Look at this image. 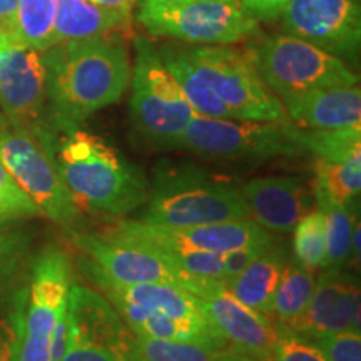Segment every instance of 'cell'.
I'll return each instance as SVG.
<instances>
[{
	"instance_id": "obj_1",
	"label": "cell",
	"mask_w": 361,
	"mask_h": 361,
	"mask_svg": "<svg viewBox=\"0 0 361 361\" xmlns=\"http://www.w3.org/2000/svg\"><path fill=\"white\" fill-rule=\"evenodd\" d=\"M47 121L56 134L78 129L124 96L130 62L123 44L99 37L57 44L44 52Z\"/></svg>"
},
{
	"instance_id": "obj_2",
	"label": "cell",
	"mask_w": 361,
	"mask_h": 361,
	"mask_svg": "<svg viewBox=\"0 0 361 361\" xmlns=\"http://www.w3.org/2000/svg\"><path fill=\"white\" fill-rule=\"evenodd\" d=\"M51 154L78 207L126 216L146 204V176L99 135L79 128L61 133L54 139Z\"/></svg>"
},
{
	"instance_id": "obj_3",
	"label": "cell",
	"mask_w": 361,
	"mask_h": 361,
	"mask_svg": "<svg viewBox=\"0 0 361 361\" xmlns=\"http://www.w3.org/2000/svg\"><path fill=\"white\" fill-rule=\"evenodd\" d=\"M139 221L161 228H191L250 218L241 188L189 162L162 161Z\"/></svg>"
},
{
	"instance_id": "obj_4",
	"label": "cell",
	"mask_w": 361,
	"mask_h": 361,
	"mask_svg": "<svg viewBox=\"0 0 361 361\" xmlns=\"http://www.w3.org/2000/svg\"><path fill=\"white\" fill-rule=\"evenodd\" d=\"M135 61L130 71V116L139 134L152 146L179 147L194 111L159 51L147 39H135Z\"/></svg>"
},
{
	"instance_id": "obj_5",
	"label": "cell",
	"mask_w": 361,
	"mask_h": 361,
	"mask_svg": "<svg viewBox=\"0 0 361 361\" xmlns=\"http://www.w3.org/2000/svg\"><path fill=\"white\" fill-rule=\"evenodd\" d=\"M247 56L279 101L316 89L358 84V75L343 59L290 34L256 40Z\"/></svg>"
},
{
	"instance_id": "obj_6",
	"label": "cell",
	"mask_w": 361,
	"mask_h": 361,
	"mask_svg": "<svg viewBox=\"0 0 361 361\" xmlns=\"http://www.w3.org/2000/svg\"><path fill=\"white\" fill-rule=\"evenodd\" d=\"M179 147L211 161L258 164L276 157L300 156L293 137V123L211 119L194 116Z\"/></svg>"
},
{
	"instance_id": "obj_7",
	"label": "cell",
	"mask_w": 361,
	"mask_h": 361,
	"mask_svg": "<svg viewBox=\"0 0 361 361\" xmlns=\"http://www.w3.org/2000/svg\"><path fill=\"white\" fill-rule=\"evenodd\" d=\"M189 52L231 119L284 123L283 104L263 82L247 54L226 45H197Z\"/></svg>"
},
{
	"instance_id": "obj_8",
	"label": "cell",
	"mask_w": 361,
	"mask_h": 361,
	"mask_svg": "<svg viewBox=\"0 0 361 361\" xmlns=\"http://www.w3.org/2000/svg\"><path fill=\"white\" fill-rule=\"evenodd\" d=\"M61 361H142L137 338L107 298L72 284L67 298V348Z\"/></svg>"
},
{
	"instance_id": "obj_9",
	"label": "cell",
	"mask_w": 361,
	"mask_h": 361,
	"mask_svg": "<svg viewBox=\"0 0 361 361\" xmlns=\"http://www.w3.org/2000/svg\"><path fill=\"white\" fill-rule=\"evenodd\" d=\"M71 286L67 255L56 246L45 247L34 264L25 310L17 314L16 361H52V333L67 308Z\"/></svg>"
},
{
	"instance_id": "obj_10",
	"label": "cell",
	"mask_w": 361,
	"mask_h": 361,
	"mask_svg": "<svg viewBox=\"0 0 361 361\" xmlns=\"http://www.w3.org/2000/svg\"><path fill=\"white\" fill-rule=\"evenodd\" d=\"M139 22L151 34L200 45H229L258 32V19L241 0H189L176 6L141 7Z\"/></svg>"
},
{
	"instance_id": "obj_11",
	"label": "cell",
	"mask_w": 361,
	"mask_h": 361,
	"mask_svg": "<svg viewBox=\"0 0 361 361\" xmlns=\"http://www.w3.org/2000/svg\"><path fill=\"white\" fill-rule=\"evenodd\" d=\"M0 164L40 213L62 228L75 231L79 207L62 183L52 154L35 135L7 126L0 129Z\"/></svg>"
},
{
	"instance_id": "obj_12",
	"label": "cell",
	"mask_w": 361,
	"mask_h": 361,
	"mask_svg": "<svg viewBox=\"0 0 361 361\" xmlns=\"http://www.w3.org/2000/svg\"><path fill=\"white\" fill-rule=\"evenodd\" d=\"M0 112L12 129L47 142L56 135L47 121V69L44 52L8 42L0 51Z\"/></svg>"
},
{
	"instance_id": "obj_13",
	"label": "cell",
	"mask_w": 361,
	"mask_h": 361,
	"mask_svg": "<svg viewBox=\"0 0 361 361\" xmlns=\"http://www.w3.org/2000/svg\"><path fill=\"white\" fill-rule=\"evenodd\" d=\"M183 288L200 298L211 323L233 350L258 361L271 360L278 326L269 316L239 303L219 279L186 276Z\"/></svg>"
},
{
	"instance_id": "obj_14",
	"label": "cell",
	"mask_w": 361,
	"mask_h": 361,
	"mask_svg": "<svg viewBox=\"0 0 361 361\" xmlns=\"http://www.w3.org/2000/svg\"><path fill=\"white\" fill-rule=\"evenodd\" d=\"M286 32L343 61L356 62L361 44L360 0H286Z\"/></svg>"
},
{
	"instance_id": "obj_15",
	"label": "cell",
	"mask_w": 361,
	"mask_h": 361,
	"mask_svg": "<svg viewBox=\"0 0 361 361\" xmlns=\"http://www.w3.org/2000/svg\"><path fill=\"white\" fill-rule=\"evenodd\" d=\"M74 241L90 256L89 273L123 286L151 283H171L183 288L186 274L174 268L156 251L121 241L109 236H94L87 233H72Z\"/></svg>"
},
{
	"instance_id": "obj_16",
	"label": "cell",
	"mask_w": 361,
	"mask_h": 361,
	"mask_svg": "<svg viewBox=\"0 0 361 361\" xmlns=\"http://www.w3.org/2000/svg\"><path fill=\"white\" fill-rule=\"evenodd\" d=\"M283 328L306 340L343 331L360 333L358 281L345 269H323L314 279V290L303 313Z\"/></svg>"
},
{
	"instance_id": "obj_17",
	"label": "cell",
	"mask_w": 361,
	"mask_h": 361,
	"mask_svg": "<svg viewBox=\"0 0 361 361\" xmlns=\"http://www.w3.org/2000/svg\"><path fill=\"white\" fill-rule=\"evenodd\" d=\"M250 218L269 233L288 234L316 207L314 189L296 176H266L241 188Z\"/></svg>"
},
{
	"instance_id": "obj_18",
	"label": "cell",
	"mask_w": 361,
	"mask_h": 361,
	"mask_svg": "<svg viewBox=\"0 0 361 361\" xmlns=\"http://www.w3.org/2000/svg\"><path fill=\"white\" fill-rule=\"evenodd\" d=\"M293 124L306 129H346L361 126L360 85L316 89L281 101Z\"/></svg>"
},
{
	"instance_id": "obj_19",
	"label": "cell",
	"mask_w": 361,
	"mask_h": 361,
	"mask_svg": "<svg viewBox=\"0 0 361 361\" xmlns=\"http://www.w3.org/2000/svg\"><path fill=\"white\" fill-rule=\"evenodd\" d=\"M149 226L154 229L156 234L174 243V245L191 247V250L219 252V255L238 250L241 246L252 245V243L274 238L273 233L266 231L251 218L178 229L161 228V226L152 224Z\"/></svg>"
},
{
	"instance_id": "obj_20",
	"label": "cell",
	"mask_w": 361,
	"mask_h": 361,
	"mask_svg": "<svg viewBox=\"0 0 361 361\" xmlns=\"http://www.w3.org/2000/svg\"><path fill=\"white\" fill-rule=\"evenodd\" d=\"M290 259L288 246L274 241L258 259H255L245 271L223 281L224 288L252 311L269 316L279 278Z\"/></svg>"
},
{
	"instance_id": "obj_21",
	"label": "cell",
	"mask_w": 361,
	"mask_h": 361,
	"mask_svg": "<svg viewBox=\"0 0 361 361\" xmlns=\"http://www.w3.org/2000/svg\"><path fill=\"white\" fill-rule=\"evenodd\" d=\"M159 56L183 90L194 114L211 119H231L229 111L202 75L189 49L166 45L159 49Z\"/></svg>"
},
{
	"instance_id": "obj_22",
	"label": "cell",
	"mask_w": 361,
	"mask_h": 361,
	"mask_svg": "<svg viewBox=\"0 0 361 361\" xmlns=\"http://www.w3.org/2000/svg\"><path fill=\"white\" fill-rule=\"evenodd\" d=\"M54 2H56V16H54L56 45L106 37L128 20L106 8L94 6L89 0H54Z\"/></svg>"
},
{
	"instance_id": "obj_23",
	"label": "cell",
	"mask_w": 361,
	"mask_h": 361,
	"mask_svg": "<svg viewBox=\"0 0 361 361\" xmlns=\"http://www.w3.org/2000/svg\"><path fill=\"white\" fill-rule=\"evenodd\" d=\"M314 189V188H313ZM316 207L322 209L324 218V238H326V261L323 269H343L351 259V239L355 224L360 218L355 213L358 202L351 206L331 201L326 194L314 189Z\"/></svg>"
},
{
	"instance_id": "obj_24",
	"label": "cell",
	"mask_w": 361,
	"mask_h": 361,
	"mask_svg": "<svg viewBox=\"0 0 361 361\" xmlns=\"http://www.w3.org/2000/svg\"><path fill=\"white\" fill-rule=\"evenodd\" d=\"M54 0H19L13 16L11 37L12 42L45 52L56 45L54 34Z\"/></svg>"
},
{
	"instance_id": "obj_25",
	"label": "cell",
	"mask_w": 361,
	"mask_h": 361,
	"mask_svg": "<svg viewBox=\"0 0 361 361\" xmlns=\"http://www.w3.org/2000/svg\"><path fill=\"white\" fill-rule=\"evenodd\" d=\"M293 137L301 154L324 162H343L361 152V126L346 129H306L293 124Z\"/></svg>"
},
{
	"instance_id": "obj_26",
	"label": "cell",
	"mask_w": 361,
	"mask_h": 361,
	"mask_svg": "<svg viewBox=\"0 0 361 361\" xmlns=\"http://www.w3.org/2000/svg\"><path fill=\"white\" fill-rule=\"evenodd\" d=\"M314 290V273L293 258L284 266L278 288L274 291L269 318L276 324L295 322L308 305Z\"/></svg>"
},
{
	"instance_id": "obj_27",
	"label": "cell",
	"mask_w": 361,
	"mask_h": 361,
	"mask_svg": "<svg viewBox=\"0 0 361 361\" xmlns=\"http://www.w3.org/2000/svg\"><path fill=\"white\" fill-rule=\"evenodd\" d=\"M314 189L331 201L351 206L358 202L361 191V152L343 162L314 159Z\"/></svg>"
},
{
	"instance_id": "obj_28",
	"label": "cell",
	"mask_w": 361,
	"mask_h": 361,
	"mask_svg": "<svg viewBox=\"0 0 361 361\" xmlns=\"http://www.w3.org/2000/svg\"><path fill=\"white\" fill-rule=\"evenodd\" d=\"M293 259L310 271L324 268L326 261V238L322 209L314 207L303 216L293 229Z\"/></svg>"
},
{
	"instance_id": "obj_29",
	"label": "cell",
	"mask_w": 361,
	"mask_h": 361,
	"mask_svg": "<svg viewBox=\"0 0 361 361\" xmlns=\"http://www.w3.org/2000/svg\"><path fill=\"white\" fill-rule=\"evenodd\" d=\"M137 338V353L142 361H214L218 351L194 343Z\"/></svg>"
},
{
	"instance_id": "obj_30",
	"label": "cell",
	"mask_w": 361,
	"mask_h": 361,
	"mask_svg": "<svg viewBox=\"0 0 361 361\" xmlns=\"http://www.w3.org/2000/svg\"><path fill=\"white\" fill-rule=\"evenodd\" d=\"M40 209L0 164V219L40 216Z\"/></svg>"
},
{
	"instance_id": "obj_31",
	"label": "cell",
	"mask_w": 361,
	"mask_h": 361,
	"mask_svg": "<svg viewBox=\"0 0 361 361\" xmlns=\"http://www.w3.org/2000/svg\"><path fill=\"white\" fill-rule=\"evenodd\" d=\"M276 324V323H274ZM278 326V324H276ZM269 361H328L314 343L296 335L290 329L278 326V340Z\"/></svg>"
},
{
	"instance_id": "obj_32",
	"label": "cell",
	"mask_w": 361,
	"mask_h": 361,
	"mask_svg": "<svg viewBox=\"0 0 361 361\" xmlns=\"http://www.w3.org/2000/svg\"><path fill=\"white\" fill-rule=\"evenodd\" d=\"M328 361H361V333L343 331L311 340Z\"/></svg>"
},
{
	"instance_id": "obj_33",
	"label": "cell",
	"mask_w": 361,
	"mask_h": 361,
	"mask_svg": "<svg viewBox=\"0 0 361 361\" xmlns=\"http://www.w3.org/2000/svg\"><path fill=\"white\" fill-rule=\"evenodd\" d=\"M276 241V238L264 239V241L252 243V245H246L238 247V250L228 251L223 255V266H224V279L223 281H228L236 276V274L245 271L247 266H250L252 261L258 259L263 252L268 250V247Z\"/></svg>"
},
{
	"instance_id": "obj_34",
	"label": "cell",
	"mask_w": 361,
	"mask_h": 361,
	"mask_svg": "<svg viewBox=\"0 0 361 361\" xmlns=\"http://www.w3.org/2000/svg\"><path fill=\"white\" fill-rule=\"evenodd\" d=\"M241 4L256 19L271 20L274 17L281 16L286 0H241Z\"/></svg>"
},
{
	"instance_id": "obj_35",
	"label": "cell",
	"mask_w": 361,
	"mask_h": 361,
	"mask_svg": "<svg viewBox=\"0 0 361 361\" xmlns=\"http://www.w3.org/2000/svg\"><path fill=\"white\" fill-rule=\"evenodd\" d=\"M17 350V319L8 324L0 322V361H16Z\"/></svg>"
},
{
	"instance_id": "obj_36",
	"label": "cell",
	"mask_w": 361,
	"mask_h": 361,
	"mask_svg": "<svg viewBox=\"0 0 361 361\" xmlns=\"http://www.w3.org/2000/svg\"><path fill=\"white\" fill-rule=\"evenodd\" d=\"M17 4H19V0H0V32L6 34L7 37L11 35Z\"/></svg>"
},
{
	"instance_id": "obj_37",
	"label": "cell",
	"mask_w": 361,
	"mask_h": 361,
	"mask_svg": "<svg viewBox=\"0 0 361 361\" xmlns=\"http://www.w3.org/2000/svg\"><path fill=\"white\" fill-rule=\"evenodd\" d=\"M17 250V238L7 233L6 229L0 228V271L7 264V261L12 258L13 251Z\"/></svg>"
},
{
	"instance_id": "obj_38",
	"label": "cell",
	"mask_w": 361,
	"mask_h": 361,
	"mask_svg": "<svg viewBox=\"0 0 361 361\" xmlns=\"http://www.w3.org/2000/svg\"><path fill=\"white\" fill-rule=\"evenodd\" d=\"M94 6L106 8L112 13H117V16L128 19L130 13V7H133V0H89Z\"/></svg>"
},
{
	"instance_id": "obj_39",
	"label": "cell",
	"mask_w": 361,
	"mask_h": 361,
	"mask_svg": "<svg viewBox=\"0 0 361 361\" xmlns=\"http://www.w3.org/2000/svg\"><path fill=\"white\" fill-rule=\"evenodd\" d=\"M214 361H258L256 358H252V356H247L245 353H239L236 350H219L218 353H216V358Z\"/></svg>"
},
{
	"instance_id": "obj_40",
	"label": "cell",
	"mask_w": 361,
	"mask_h": 361,
	"mask_svg": "<svg viewBox=\"0 0 361 361\" xmlns=\"http://www.w3.org/2000/svg\"><path fill=\"white\" fill-rule=\"evenodd\" d=\"M189 2V0H142V7H161V6H176V4Z\"/></svg>"
},
{
	"instance_id": "obj_41",
	"label": "cell",
	"mask_w": 361,
	"mask_h": 361,
	"mask_svg": "<svg viewBox=\"0 0 361 361\" xmlns=\"http://www.w3.org/2000/svg\"><path fill=\"white\" fill-rule=\"evenodd\" d=\"M8 42H11V39H8L6 34H2V32H0V51H2V49L6 47V45H7Z\"/></svg>"
},
{
	"instance_id": "obj_42",
	"label": "cell",
	"mask_w": 361,
	"mask_h": 361,
	"mask_svg": "<svg viewBox=\"0 0 361 361\" xmlns=\"http://www.w3.org/2000/svg\"><path fill=\"white\" fill-rule=\"evenodd\" d=\"M6 126H7V121H6V117H4L2 112H0V129H2V128H6Z\"/></svg>"
}]
</instances>
